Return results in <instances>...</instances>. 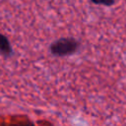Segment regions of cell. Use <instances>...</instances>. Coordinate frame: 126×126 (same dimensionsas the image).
I'll list each match as a JSON object with an SVG mask.
<instances>
[{
	"label": "cell",
	"instance_id": "cell-1",
	"mask_svg": "<svg viewBox=\"0 0 126 126\" xmlns=\"http://www.w3.org/2000/svg\"><path fill=\"white\" fill-rule=\"evenodd\" d=\"M79 48V41L74 37H61L53 41L49 50L54 56H68L74 54Z\"/></svg>",
	"mask_w": 126,
	"mask_h": 126
},
{
	"label": "cell",
	"instance_id": "cell-2",
	"mask_svg": "<svg viewBox=\"0 0 126 126\" xmlns=\"http://www.w3.org/2000/svg\"><path fill=\"white\" fill-rule=\"evenodd\" d=\"M12 47L10 44L9 39L6 35L0 33V53L6 57L10 56L12 54Z\"/></svg>",
	"mask_w": 126,
	"mask_h": 126
},
{
	"label": "cell",
	"instance_id": "cell-3",
	"mask_svg": "<svg viewBox=\"0 0 126 126\" xmlns=\"http://www.w3.org/2000/svg\"><path fill=\"white\" fill-rule=\"evenodd\" d=\"M94 4H96V5H103V6H106V7H110L112 5H114L115 3V0H91Z\"/></svg>",
	"mask_w": 126,
	"mask_h": 126
}]
</instances>
